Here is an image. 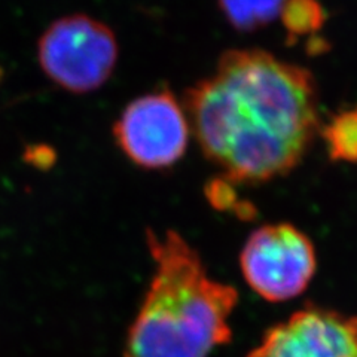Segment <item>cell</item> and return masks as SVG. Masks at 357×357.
<instances>
[{
  "label": "cell",
  "mask_w": 357,
  "mask_h": 357,
  "mask_svg": "<svg viewBox=\"0 0 357 357\" xmlns=\"http://www.w3.org/2000/svg\"><path fill=\"white\" fill-rule=\"evenodd\" d=\"M286 0H218L229 24L240 31H255L280 17Z\"/></svg>",
  "instance_id": "7"
},
{
  "label": "cell",
  "mask_w": 357,
  "mask_h": 357,
  "mask_svg": "<svg viewBox=\"0 0 357 357\" xmlns=\"http://www.w3.org/2000/svg\"><path fill=\"white\" fill-rule=\"evenodd\" d=\"M26 160L38 169H50L55 161V152L50 146H43V144L30 146L26 151Z\"/></svg>",
  "instance_id": "11"
},
{
  "label": "cell",
  "mask_w": 357,
  "mask_h": 357,
  "mask_svg": "<svg viewBox=\"0 0 357 357\" xmlns=\"http://www.w3.org/2000/svg\"><path fill=\"white\" fill-rule=\"evenodd\" d=\"M183 109L206 158L234 185H259L303 162L320 131L312 73L262 50H229L188 88Z\"/></svg>",
  "instance_id": "1"
},
{
  "label": "cell",
  "mask_w": 357,
  "mask_h": 357,
  "mask_svg": "<svg viewBox=\"0 0 357 357\" xmlns=\"http://www.w3.org/2000/svg\"><path fill=\"white\" fill-rule=\"evenodd\" d=\"M191 126L169 88L134 98L114 126V137L127 158L146 170L170 169L188 149Z\"/></svg>",
  "instance_id": "5"
},
{
  "label": "cell",
  "mask_w": 357,
  "mask_h": 357,
  "mask_svg": "<svg viewBox=\"0 0 357 357\" xmlns=\"http://www.w3.org/2000/svg\"><path fill=\"white\" fill-rule=\"evenodd\" d=\"M152 282L130 326L124 357H208L232 337L238 294L213 280L181 234L146 231Z\"/></svg>",
  "instance_id": "2"
},
{
  "label": "cell",
  "mask_w": 357,
  "mask_h": 357,
  "mask_svg": "<svg viewBox=\"0 0 357 357\" xmlns=\"http://www.w3.org/2000/svg\"><path fill=\"white\" fill-rule=\"evenodd\" d=\"M320 131L331 160L357 162V106L332 116Z\"/></svg>",
  "instance_id": "8"
},
{
  "label": "cell",
  "mask_w": 357,
  "mask_h": 357,
  "mask_svg": "<svg viewBox=\"0 0 357 357\" xmlns=\"http://www.w3.org/2000/svg\"><path fill=\"white\" fill-rule=\"evenodd\" d=\"M248 357H357V317L308 305L268 331Z\"/></svg>",
  "instance_id": "6"
},
{
  "label": "cell",
  "mask_w": 357,
  "mask_h": 357,
  "mask_svg": "<svg viewBox=\"0 0 357 357\" xmlns=\"http://www.w3.org/2000/svg\"><path fill=\"white\" fill-rule=\"evenodd\" d=\"M114 30L85 14L55 20L38 42L43 73L66 91L86 94L103 86L118 63Z\"/></svg>",
  "instance_id": "3"
},
{
  "label": "cell",
  "mask_w": 357,
  "mask_h": 357,
  "mask_svg": "<svg viewBox=\"0 0 357 357\" xmlns=\"http://www.w3.org/2000/svg\"><path fill=\"white\" fill-rule=\"evenodd\" d=\"M280 18L289 36H311L326 21L325 9L319 0H286Z\"/></svg>",
  "instance_id": "9"
},
{
  "label": "cell",
  "mask_w": 357,
  "mask_h": 357,
  "mask_svg": "<svg viewBox=\"0 0 357 357\" xmlns=\"http://www.w3.org/2000/svg\"><path fill=\"white\" fill-rule=\"evenodd\" d=\"M206 197L208 203L220 211H234L241 219H252L255 216V208L249 201H241L234 183L225 177L211 178L206 185Z\"/></svg>",
  "instance_id": "10"
},
{
  "label": "cell",
  "mask_w": 357,
  "mask_h": 357,
  "mask_svg": "<svg viewBox=\"0 0 357 357\" xmlns=\"http://www.w3.org/2000/svg\"><path fill=\"white\" fill-rule=\"evenodd\" d=\"M314 245L290 223H270L250 234L240 255L244 280L271 303L296 298L316 273Z\"/></svg>",
  "instance_id": "4"
}]
</instances>
